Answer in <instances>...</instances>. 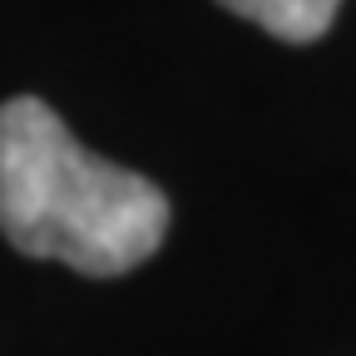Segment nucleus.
I'll return each instance as SVG.
<instances>
[{
  "label": "nucleus",
  "instance_id": "f257e3e1",
  "mask_svg": "<svg viewBox=\"0 0 356 356\" xmlns=\"http://www.w3.org/2000/svg\"><path fill=\"white\" fill-rule=\"evenodd\" d=\"M168 218L154 178L89 154L44 99L0 104V233L15 252L119 277L163 248Z\"/></svg>",
  "mask_w": 356,
  "mask_h": 356
},
{
  "label": "nucleus",
  "instance_id": "f03ea898",
  "mask_svg": "<svg viewBox=\"0 0 356 356\" xmlns=\"http://www.w3.org/2000/svg\"><path fill=\"white\" fill-rule=\"evenodd\" d=\"M218 6H228L233 15L262 25L267 35H277L287 44H312L332 30L341 0H218Z\"/></svg>",
  "mask_w": 356,
  "mask_h": 356
}]
</instances>
